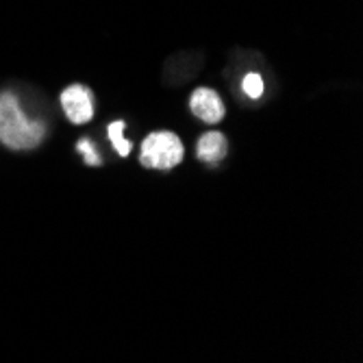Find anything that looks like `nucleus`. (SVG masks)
I'll list each match as a JSON object with an SVG mask.
<instances>
[{
	"mask_svg": "<svg viewBox=\"0 0 363 363\" xmlns=\"http://www.w3.org/2000/svg\"><path fill=\"white\" fill-rule=\"evenodd\" d=\"M185 157L183 142L172 130H152L144 140L140 163L148 170H172Z\"/></svg>",
	"mask_w": 363,
	"mask_h": 363,
	"instance_id": "nucleus-2",
	"label": "nucleus"
},
{
	"mask_svg": "<svg viewBox=\"0 0 363 363\" xmlns=\"http://www.w3.org/2000/svg\"><path fill=\"white\" fill-rule=\"evenodd\" d=\"M242 87H244V91L250 96V98H259L261 94H263V79L257 74V72H250V74H246L244 77V83H242Z\"/></svg>",
	"mask_w": 363,
	"mask_h": 363,
	"instance_id": "nucleus-7",
	"label": "nucleus"
},
{
	"mask_svg": "<svg viewBox=\"0 0 363 363\" xmlns=\"http://www.w3.org/2000/svg\"><path fill=\"white\" fill-rule=\"evenodd\" d=\"M46 124L30 120L11 91L0 94V142L11 150H30L44 142Z\"/></svg>",
	"mask_w": 363,
	"mask_h": 363,
	"instance_id": "nucleus-1",
	"label": "nucleus"
},
{
	"mask_svg": "<svg viewBox=\"0 0 363 363\" xmlns=\"http://www.w3.org/2000/svg\"><path fill=\"white\" fill-rule=\"evenodd\" d=\"M226 150H228L226 138L220 133V130H211V133H205L201 140H198L196 155H198V159H201V161L216 166V163H220L226 157Z\"/></svg>",
	"mask_w": 363,
	"mask_h": 363,
	"instance_id": "nucleus-5",
	"label": "nucleus"
},
{
	"mask_svg": "<svg viewBox=\"0 0 363 363\" xmlns=\"http://www.w3.org/2000/svg\"><path fill=\"white\" fill-rule=\"evenodd\" d=\"M61 107L72 124H87L94 118V91L81 83L65 87L61 94Z\"/></svg>",
	"mask_w": 363,
	"mask_h": 363,
	"instance_id": "nucleus-3",
	"label": "nucleus"
},
{
	"mask_svg": "<svg viewBox=\"0 0 363 363\" xmlns=\"http://www.w3.org/2000/svg\"><path fill=\"white\" fill-rule=\"evenodd\" d=\"M189 109L198 120H203L207 124H218L224 118L222 98L218 91H213L209 87H198L189 96Z\"/></svg>",
	"mask_w": 363,
	"mask_h": 363,
	"instance_id": "nucleus-4",
	"label": "nucleus"
},
{
	"mask_svg": "<svg viewBox=\"0 0 363 363\" xmlns=\"http://www.w3.org/2000/svg\"><path fill=\"white\" fill-rule=\"evenodd\" d=\"M79 150L85 155L87 163H91V166H98V163H101V159H98V155L94 152V144H91V142L81 140V142H79Z\"/></svg>",
	"mask_w": 363,
	"mask_h": 363,
	"instance_id": "nucleus-8",
	"label": "nucleus"
},
{
	"mask_svg": "<svg viewBox=\"0 0 363 363\" xmlns=\"http://www.w3.org/2000/svg\"><path fill=\"white\" fill-rule=\"evenodd\" d=\"M124 128H126V122H124V120H116V122H111L109 128H107L109 140H111V144L116 146V150H118L120 157H126L130 150H133V144H130L128 140H124Z\"/></svg>",
	"mask_w": 363,
	"mask_h": 363,
	"instance_id": "nucleus-6",
	"label": "nucleus"
}]
</instances>
